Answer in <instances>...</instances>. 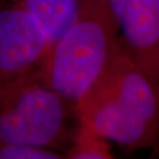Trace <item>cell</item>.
I'll list each match as a JSON object with an SVG mask.
<instances>
[{"mask_svg": "<svg viewBox=\"0 0 159 159\" xmlns=\"http://www.w3.org/2000/svg\"><path fill=\"white\" fill-rule=\"evenodd\" d=\"M75 112L124 150L159 148V84L132 59L122 40Z\"/></svg>", "mask_w": 159, "mask_h": 159, "instance_id": "cell-1", "label": "cell"}, {"mask_svg": "<svg viewBox=\"0 0 159 159\" xmlns=\"http://www.w3.org/2000/svg\"><path fill=\"white\" fill-rule=\"evenodd\" d=\"M6 1H8V0H0V4H2V3H4Z\"/></svg>", "mask_w": 159, "mask_h": 159, "instance_id": "cell-9", "label": "cell"}, {"mask_svg": "<svg viewBox=\"0 0 159 159\" xmlns=\"http://www.w3.org/2000/svg\"><path fill=\"white\" fill-rule=\"evenodd\" d=\"M69 159L114 158L112 142L102 135L88 119L78 116L70 143L65 152Z\"/></svg>", "mask_w": 159, "mask_h": 159, "instance_id": "cell-7", "label": "cell"}, {"mask_svg": "<svg viewBox=\"0 0 159 159\" xmlns=\"http://www.w3.org/2000/svg\"><path fill=\"white\" fill-rule=\"evenodd\" d=\"M65 154L55 149L24 144H0V159H60Z\"/></svg>", "mask_w": 159, "mask_h": 159, "instance_id": "cell-8", "label": "cell"}, {"mask_svg": "<svg viewBox=\"0 0 159 159\" xmlns=\"http://www.w3.org/2000/svg\"><path fill=\"white\" fill-rule=\"evenodd\" d=\"M43 27L51 46L64 33L78 11L80 0H11Z\"/></svg>", "mask_w": 159, "mask_h": 159, "instance_id": "cell-6", "label": "cell"}, {"mask_svg": "<svg viewBox=\"0 0 159 159\" xmlns=\"http://www.w3.org/2000/svg\"><path fill=\"white\" fill-rule=\"evenodd\" d=\"M78 116L37 70L0 89V144L50 148L65 154Z\"/></svg>", "mask_w": 159, "mask_h": 159, "instance_id": "cell-3", "label": "cell"}, {"mask_svg": "<svg viewBox=\"0 0 159 159\" xmlns=\"http://www.w3.org/2000/svg\"><path fill=\"white\" fill-rule=\"evenodd\" d=\"M107 2L127 52L159 84V0Z\"/></svg>", "mask_w": 159, "mask_h": 159, "instance_id": "cell-5", "label": "cell"}, {"mask_svg": "<svg viewBox=\"0 0 159 159\" xmlns=\"http://www.w3.org/2000/svg\"><path fill=\"white\" fill-rule=\"evenodd\" d=\"M47 33L17 3L0 4V89L39 70L50 50Z\"/></svg>", "mask_w": 159, "mask_h": 159, "instance_id": "cell-4", "label": "cell"}, {"mask_svg": "<svg viewBox=\"0 0 159 159\" xmlns=\"http://www.w3.org/2000/svg\"><path fill=\"white\" fill-rule=\"evenodd\" d=\"M120 43L107 0H80L74 20L50 47L39 75L75 109L106 70Z\"/></svg>", "mask_w": 159, "mask_h": 159, "instance_id": "cell-2", "label": "cell"}]
</instances>
